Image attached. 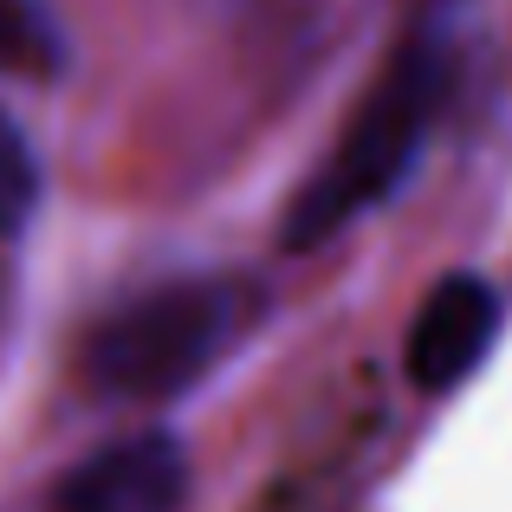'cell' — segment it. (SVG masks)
<instances>
[{
	"label": "cell",
	"mask_w": 512,
	"mask_h": 512,
	"mask_svg": "<svg viewBox=\"0 0 512 512\" xmlns=\"http://www.w3.org/2000/svg\"><path fill=\"white\" fill-rule=\"evenodd\" d=\"M188 500V448L169 428H137L91 448L52 487L46 512H182Z\"/></svg>",
	"instance_id": "obj_3"
},
{
	"label": "cell",
	"mask_w": 512,
	"mask_h": 512,
	"mask_svg": "<svg viewBox=\"0 0 512 512\" xmlns=\"http://www.w3.org/2000/svg\"><path fill=\"white\" fill-rule=\"evenodd\" d=\"M448 91H454L448 39L441 33L396 39V52L383 59V72L370 78V91L357 98L350 124L338 130L331 156L299 182L286 221H279V247L312 253L325 240H338L350 221H363L415 169L422 143L435 137V117L448 104Z\"/></svg>",
	"instance_id": "obj_1"
},
{
	"label": "cell",
	"mask_w": 512,
	"mask_h": 512,
	"mask_svg": "<svg viewBox=\"0 0 512 512\" xmlns=\"http://www.w3.org/2000/svg\"><path fill=\"white\" fill-rule=\"evenodd\" d=\"M39 208V156H33V137L0 111V240L20 234Z\"/></svg>",
	"instance_id": "obj_6"
},
{
	"label": "cell",
	"mask_w": 512,
	"mask_h": 512,
	"mask_svg": "<svg viewBox=\"0 0 512 512\" xmlns=\"http://www.w3.org/2000/svg\"><path fill=\"white\" fill-rule=\"evenodd\" d=\"M240 318L247 299L234 279H169L124 299L85 331L78 376L104 402H169L221 363Z\"/></svg>",
	"instance_id": "obj_2"
},
{
	"label": "cell",
	"mask_w": 512,
	"mask_h": 512,
	"mask_svg": "<svg viewBox=\"0 0 512 512\" xmlns=\"http://www.w3.org/2000/svg\"><path fill=\"white\" fill-rule=\"evenodd\" d=\"M500 318H506V305L480 273L435 279V292L415 305L409 338H402V370H409V383L422 389V396L461 389L467 376L480 370V357L493 350V338H500Z\"/></svg>",
	"instance_id": "obj_4"
},
{
	"label": "cell",
	"mask_w": 512,
	"mask_h": 512,
	"mask_svg": "<svg viewBox=\"0 0 512 512\" xmlns=\"http://www.w3.org/2000/svg\"><path fill=\"white\" fill-rule=\"evenodd\" d=\"M65 65V33L46 0H0V78H52Z\"/></svg>",
	"instance_id": "obj_5"
}]
</instances>
